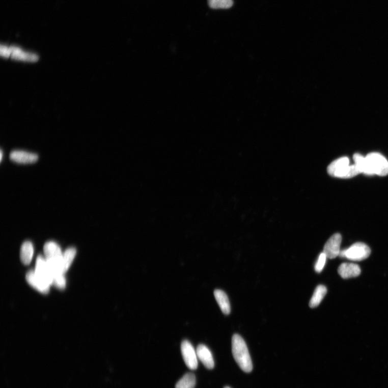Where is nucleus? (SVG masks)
<instances>
[{
  "label": "nucleus",
  "instance_id": "obj_24",
  "mask_svg": "<svg viewBox=\"0 0 388 388\" xmlns=\"http://www.w3.org/2000/svg\"><path fill=\"white\" fill-rule=\"evenodd\" d=\"M224 388H230V387H229V386H226V387H225Z\"/></svg>",
  "mask_w": 388,
  "mask_h": 388
},
{
  "label": "nucleus",
  "instance_id": "obj_4",
  "mask_svg": "<svg viewBox=\"0 0 388 388\" xmlns=\"http://www.w3.org/2000/svg\"><path fill=\"white\" fill-rule=\"evenodd\" d=\"M44 252L53 276L57 274H64L62 270L63 253L60 247L53 242H47L44 245Z\"/></svg>",
  "mask_w": 388,
  "mask_h": 388
},
{
  "label": "nucleus",
  "instance_id": "obj_23",
  "mask_svg": "<svg viewBox=\"0 0 388 388\" xmlns=\"http://www.w3.org/2000/svg\"><path fill=\"white\" fill-rule=\"evenodd\" d=\"M3 152H2V151H1V161H2V159H3Z\"/></svg>",
  "mask_w": 388,
  "mask_h": 388
},
{
  "label": "nucleus",
  "instance_id": "obj_13",
  "mask_svg": "<svg viewBox=\"0 0 388 388\" xmlns=\"http://www.w3.org/2000/svg\"><path fill=\"white\" fill-rule=\"evenodd\" d=\"M11 159L17 162L30 163L36 162L39 159L38 155L21 151H15L10 154Z\"/></svg>",
  "mask_w": 388,
  "mask_h": 388
},
{
  "label": "nucleus",
  "instance_id": "obj_5",
  "mask_svg": "<svg viewBox=\"0 0 388 388\" xmlns=\"http://www.w3.org/2000/svg\"><path fill=\"white\" fill-rule=\"evenodd\" d=\"M371 253V248L366 244L358 242L346 249L345 258L354 261L366 260Z\"/></svg>",
  "mask_w": 388,
  "mask_h": 388
},
{
  "label": "nucleus",
  "instance_id": "obj_17",
  "mask_svg": "<svg viewBox=\"0 0 388 388\" xmlns=\"http://www.w3.org/2000/svg\"><path fill=\"white\" fill-rule=\"evenodd\" d=\"M34 254V248L32 243L29 241L25 242L22 245L20 252V258L22 262L25 265L31 263Z\"/></svg>",
  "mask_w": 388,
  "mask_h": 388
},
{
  "label": "nucleus",
  "instance_id": "obj_9",
  "mask_svg": "<svg viewBox=\"0 0 388 388\" xmlns=\"http://www.w3.org/2000/svg\"><path fill=\"white\" fill-rule=\"evenodd\" d=\"M26 280L34 289L42 293H47L50 285L44 282L37 275L35 271H30L26 274Z\"/></svg>",
  "mask_w": 388,
  "mask_h": 388
},
{
  "label": "nucleus",
  "instance_id": "obj_19",
  "mask_svg": "<svg viewBox=\"0 0 388 388\" xmlns=\"http://www.w3.org/2000/svg\"><path fill=\"white\" fill-rule=\"evenodd\" d=\"M208 4L212 9H228L232 7L233 0H208Z\"/></svg>",
  "mask_w": 388,
  "mask_h": 388
},
{
  "label": "nucleus",
  "instance_id": "obj_6",
  "mask_svg": "<svg viewBox=\"0 0 388 388\" xmlns=\"http://www.w3.org/2000/svg\"><path fill=\"white\" fill-rule=\"evenodd\" d=\"M181 349L184 363L191 370H196L198 367L197 350L187 340L182 342Z\"/></svg>",
  "mask_w": 388,
  "mask_h": 388
},
{
  "label": "nucleus",
  "instance_id": "obj_7",
  "mask_svg": "<svg viewBox=\"0 0 388 388\" xmlns=\"http://www.w3.org/2000/svg\"><path fill=\"white\" fill-rule=\"evenodd\" d=\"M35 272L44 282L52 285L53 276L51 270L46 259L41 256L37 258Z\"/></svg>",
  "mask_w": 388,
  "mask_h": 388
},
{
  "label": "nucleus",
  "instance_id": "obj_20",
  "mask_svg": "<svg viewBox=\"0 0 388 388\" xmlns=\"http://www.w3.org/2000/svg\"><path fill=\"white\" fill-rule=\"evenodd\" d=\"M52 285L59 289H64L66 288V280L64 274H57L53 276Z\"/></svg>",
  "mask_w": 388,
  "mask_h": 388
},
{
  "label": "nucleus",
  "instance_id": "obj_12",
  "mask_svg": "<svg viewBox=\"0 0 388 388\" xmlns=\"http://www.w3.org/2000/svg\"><path fill=\"white\" fill-rule=\"evenodd\" d=\"M11 51V58L16 60L35 62L39 59L38 55L35 53L24 51L21 48L15 46L9 47Z\"/></svg>",
  "mask_w": 388,
  "mask_h": 388
},
{
  "label": "nucleus",
  "instance_id": "obj_1",
  "mask_svg": "<svg viewBox=\"0 0 388 388\" xmlns=\"http://www.w3.org/2000/svg\"><path fill=\"white\" fill-rule=\"evenodd\" d=\"M232 352L236 362L242 370L251 373L253 369L252 360L244 340L238 335L233 337Z\"/></svg>",
  "mask_w": 388,
  "mask_h": 388
},
{
  "label": "nucleus",
  "instance_id": "obj_11",
  "mask_svg": "<svg viewBox=\"0 0 388 388\" xmlns=\"http://www.w3.org/2000/svg\"><path fill=\"white\" fill-rule=\"evenodd\" d=\"M199 359L208 369H213L215 366L213 356L209 348L204 345H200L197 349Z\"/></svg>",
  "mask_w": 388,
  "mask_h": 388
},
{
  "label": "nucleus",
  "instance_id": "obj_2",
  "mask_svg": "<svg viewBox=\"0 0 388 388\" xmlns=\"http://www.w3.org/2000/svg\"><path fill=\"white\" fill-rule=\"evenodd\" d=\"M363 173L385 177L388 175V161L381 154L373 152L365 156Z\"/></svg>",
  "mask_w": 388,
  "mask_h": 388
},
{
  "label": "nucleus",
  "instance_id": "obj_18",
  "mask_svg": "<svg viewBox=\"0 0 388 388\" xmlns=\"http://www.w3.org/2000/svg\"><path fill=\"white\" fill-rule=\"evenodd\" d=\"M196 384V377L192 373L184 375L175 385V388H194Z\"/></svg>",
  "mask_w": 388,
  "mask_h": 388
},
{
  "label": "nucleus",
  "instance_id": "obj_14",
  "mask_svg": "<svg viewBox=\"0 0 388 388\" xmlns=\"http://www.w3.org/2000/svg\"><path fill=\"white\" fill-rule=\"evenodd\" d=\"M214 296L221 312H223L226 315H229L231 308L230 302L226 293L220 290H216L214 291Z\"/></svg>",
  "mask_w": 388,
  "mask_h": 388
},
{
  "label": "nucleus",
  "instance_id": "obj_10",
  "mask_svg": "<svg viewBox=\"0 0 388 388\" xmlns=\"http://www.w3.org/2000/svg\"><path fill=\"white\" fill-rule=\"evenodd\" d=\"M361 272L359 266L354 263H343L338 268V273L344 279L354 278L361 274Z\"/></svg>",
  "mask_w": 388,
  "mask_h": 388
},
{
  "label": "nucleus",
  "instance_id": "obj_3",
  "mask_svg": "<svg viewBox=\"0 0 388 388\" xmlns=\"http://www.w3.org/2000/svg\"><path fill=\"white\" fill-rule=\"evenodd\" d=\"M327 172L330 176L342 179L353 178L360 174L354 164H350V160L346 156L332 162L328 165Z\"/></svg>",
  "mask_w": 388,
  "mask_h": 388
},
{
  "label": "nucleus",
  "instance_id": "obj_21",
  "mask_svg": "<svg viewBox=\"0 0 388 388\" xmlns=\"http://www.w3.org/2000/svg\"><path fill=\"white\" fill-rule=\"evenodd\" d=\"M327 258V257L324 253H322L320 255L315 266V270L317 272L320 273L322 271L326 264Z\"/></svg>",
  "mask_w": 388,
  "mask_h": 388
},
{
  "label": "nucleus",
  "instance_id": "obj_8",
  "mask_svg": "<svg viewBox=\"0 0 388 388\" xmlns=\"http://www.w3.org/2000/svg\"><path fill=\"white\" fill-rule=\"evenodd\" d=\"M342 237L337 233L332 235L327 241L323 248V253L329 259H334L339 256L341 251L340 246Z\"/></svg>",
  "mask_w": 388,
  "mask_h": 388
},
{
  "label": "nucleus",
  "instance_id": "obj_15",
  "mask_svg": "<svg viewBox=\"0 0 388 388\" xmlns=\"http://www.w3.org/2000/svg\"><path fill=\"white\" fill-rule=\"evenodd\" d=\"M327 292V288L324 285H320L317 286L310 300L309 306L311 308H317L320 303Z\"/></svg>",
  "mask_w": 388,
  "mask_h": 388
},
{
  "label": "nucleus",
  "instance_id": "obj_22",
  "mask_svg": "<svg viewBox=\"0 0 388 388\" xmlns=\"http://www.w3.org/2000/svg\"><path fill=\"white\" fill-rule=\"evenodd\" d=\"M0 54L1 56L5 58H9L11 57V51L10 48L8 46L2 45L0 48Z\"/></svg>",
  "mask_w": 388,
  "mask_h": 388
},
{
  "label": "nucleus",
  "instance_id": "obj_16",
  "mask_svg": "<svg viewBox=\"0 0 388 388\" xmlns=\"http://www.w3.org/2000/svg\"><path fill=\"white\" fill-rule=\"evenodd\" d=\"M76 255V250L73 247L68 248L67 250L63 254L62 259V270L64 274L69 269Z\"/></svg>",
  "mask_w": 388,
  "mask_h": 388
}]
</instances>
